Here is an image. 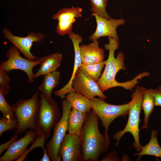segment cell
Wrapping results in <instances>:
<instances>
[{
  "instance_id": "obj_9",
  "label": "cell",
  "mask_w": 161,
  "mask_h": 161,
  "mask_svg": "<svg viewBox=\"0 0 161 161\" xmlns=\"http://www.w3.org/2000/svg\"><path fill=\"white\" fill-rule=\"evenodd\" d=\"M3 33L4 37L18 49L26 58L32 61L39 59L33 55L30 49L33 42L42 41L45 37L44 33L30 32L26 36L20 37L14 35L6 28L4 29Z\"/></svg>"
},
{
  "instance_id": "obj_25",
  "label": "cell",
  "mask_w": 161,
  "mask_h": 161,
  "mask_svg": "<svg viewBox=\"0 0 161 161\" xmlns=\"http://www.w3.org/2000/svg\"><path fill=\"white\" fill-rule=\"evenodd\" d=\"M109 0H89L90 11L101 17L109 19L111 17L106 12V9Z\"/></svg>"
},
{
  "instance_id": "obj_5",
  "label": "cell",
  "mask_w": 161,
  "mask_h": 161,
  "mask_svg": "<svg viewBox=\"0 0 161 161\" xmlns=\"http://www.w3.org/2000/svg\"><path fill=\"white\" fill-rule=\"evenodd\" d=\"M40 105L36 120V138L50 137L52 129L61 118L59 107L52 98H47L40 94Z\"/></svg>"
},
{
  "instance_id": "obj_18",
  "label": "cell",
  "mask_w": 161,
  "mask_h": 161,
  "mask_svg": "<svg viewBox=\"0 0 161 161\" xmlns=\"http://www.w3.org/2000/svg\"><path fill=\"white\" fill-rule=\"evenodd\" d=\"M65 98L72 108L85 113H89L92 110L90 100L80 93L72 92L66 95Z\"/></svg>"
},
{
  "instance_id": "obj_26",
  "label": "cell",
  "mask_w": 161,
  "mask_h": 161,
  "mask_svg": "<svg viewBox=\"0 0 161 161\" xmlns=\"http://www.w3.org/2000/svg\"><path fill=\"white\" fill-rule=\"evenodd\" d=\"M18 127V123L16 118L9 120L3 116L0 119V137L2 136L3 133L7 131H15Z\"/></svg>"
},
{
  "instance_id": "obj_27",
  "label": "cell",
  "mask_w": 161,
  "mask_h": 161,
  "mask_svg": "<svg viewBox=\"0 0 161 161\" xmlns=\"http://www.w3.org/2000/svg\"><path fill=\"white\" fill-rule=\"evenodd\" d=\"M58 21L56 31L59 35L63 36L68 34L72 31L73 25L76 21V19L73 18L69 20Z\"/></svg>"
},
{
  "instance_id": "obj_1",
  "label": "cell",
  "mask_w": 161,
  "mask_h": 161,
  "mask_svg": "<svg viewBox=\"0 0 161 161\" xmlns=\"http://www.w3.org/2000/svg\"><path fill=\"white\" fill-rule=\"evenodd\" d=\"M109 43L105 45L106 49L109 51L108 58L105 61V68L104 71L97 83L101 91L103 92L108 89L116 87H122L127 90H132L142 78L149 75L148 72L139 74L132 80L124 82H117L115 79L116 75L120 70L126 69L124 61L125 59L123 53L118 52L117 57L114 56V52L119 47V41L108 37Z\"/></svg>"
},
{
  "instance_id": "obj_21",
  "label": "cell",
  "mask_w": 161,
  "mask_h": 161,
  "mask_svg": "<svg viewBox=\"0 0 161 161\" xmlns=\"http://www.w3.org/2000/svg\"><path fill=\"white\" fill-rule=\"evenodd\" d=\"M143 92V100L142 107L144 114V123L142 127L143 129H146L148 126V118L153 112L155 106L154 90L142 87Z\"/></svg>"
},
{
  "instance_id": "obj_6",
  "label": "cell",
  "mask_w": 161,
  "mask_h": 161,
  "mask_svg": "<svg viewBox=\"0 0 161 161\" xmlns=\"http://www.w3.org/2000/svg\"><path fill=\"white\" fill-rule=\"evenodd\" d=\"M92 110L101 121L104 128V136L108 148L110 143L108 130L111 123L119 117H125L129 114V103L114 105L105 102L100 99L94 97L90 100Z\"/></svg>"
},
{
  "instance_id": "obj_16",
  "label": "cell",
  "mask_w": 161,
  "mask_h": 161,
  "mask_svg": "<svg viewBox=\"0 0 161 161\" xmlns=\"http://www.w3.org/2000/svg\"><path fill=\"white\" fill-rule=\"evenodd\" d=\"M62 59V54L59 53L41 57L39 58L40 67L34 75V79L56 71L60 66Z\"/></svg>"
},
{
  "instance_id": "obj_29",
  "label": "cell",
  "mask_w": 161,
  "mask_h": 161,
  "mask_svg": "<svg viewBox=\"0 0 161 161\" xmlns=\"http://www.w3.org/2000/svg\"><path fill=\"white\" fill-rule=\"evenodd\" d=\"M18 136V134L15 133L11 137V139L6 143H3L0 145V155L12 144L14 141L16 140Z\"/></svg>"
},
{
  "instance_id": "obj_32",
  "label": "cell",
  "mask_w": 161,
  "mask_h": 161,
  "mask_svg": "<svg viewBox=\"0 0 161 161\" xmlns=\"http://www.w3.org/2000/svg\"></svg>"
},
{
  "instance_id": "obj_3",
  "label": "cell",
  "mask_w": 161,
  "mask_h": 161,
  "mask_svg": "<svg viewBox=\"0 0 161 161\" xmlns=\"http://www.w3.org/2000/svg\"><path fill=\"white\" fill-rule=\"evenodd\" d=\"M36 91L28 99H21L11 106L18 123L15 133L21 134L28 129L36 132V120L40 107V96Z\"/></svg>"
},
{
  "instance_id": "obj_8",
  "label": "cell",
  "mask_w": 161,
  "mask_h": 161,
  "mask_svg": "<svg viewBox=\"0 0 161 161\" xmlns=\"http://www.w3.org/2000/svg\"><path fill=\"white\" fill-rule=\"evenodd\" d=\"M21 52L14 46L10 47L7 51L6 61H1L0 69L8 73L12 70L18 69L24 71L26 74L29 83H32L34 81L33 68L40 64L39 58L35 61H31L22 57Z\"/></svg>"
},
{
  "instance_id": "obj_11",
  "label": "cell",
  "mask_w": 161,
  "mask_h": 161,
  "mask_svg": "<svg viewBox=\"0 0 161 161\" xmlns=\"http://www.w3.org/2000/svg\"><path fill=\"white\" fill-rule=\"evenodd\" d=\"M96 20L97 27L94 33L89 37V40L92 41L97 40L99 38L104 37H110L114 39L119 41L117 32V28L120 26L125 24L126 21L123 18L109 19L92 14Z\"/></svg>"
},
{
  "instance_id": "obj_15",
  "label": "cell",
  "mask_w": 161,
  "mask_h": 161,
  "mask_svg": "<svg viewBox=\"0 0 161 161\" xmlns=\"http://www.w3.org/2000/svg\"><path fill=\"white\" fill-rule=\"evenodd\" d=\"M80 49L83 63H97L103 61L105 58L104 50L99 47L97 40L87 45L81 44Z\"/></svg>"
},
{
  "instance_id": "obj_7",
  "label": "cell",
  "mask_w": 161,
  "mask_h": 161,
  "mask_svg": "<svg viewBox=\"0 0 161 161\" xmlns=\"http://www.w3.org/2000/svg\"><path fill=\"white\" fill-rule=\"evenodd\" d=\"M62 114L59 121L53 128L52 138L46 144L47 153L52 161H61L58 155L60 146L68 130L69 114L72 108L66 99L62 102Z\"/></svg>"
},
{
  "instance_id": "obj_17",
  "label": "cell",
  "mask_w": 161,
  "mask_h": 161,
  "mask_svg": "<svg viewBox=\"0 0 161 161\" xmlns=\"http://www.w3.org/2000/svg\"><path fill=\"white\" fill-rule=\"evenodd\" d=\"M88 113H83L73 108L71 109L68 121L67 131L69 134L80 136Z\"/></svg>"
},
{
  "instance_id": "obj_24",
  "label": "cell",
  "mask_w": 161,
  "mask_h": 161,
  "mask_svg": "<svg viewBox=\"0 0 161 161\" xmlns=\"http://www.w3.org/2000/svg\"><path fill=\"white\" fill-rule=\"evenodd\" d=\"M9 92L10 90L0 86V111L3 116L11 120L16 117L11 106L8 103L5 99V95L9 94Z\"/></svg>"
},
{
  "instance_id": "obj_28",
  "label": "cell",
  "mask_w": 161,
  "mask_h": 161,
  "mask_svg": "<svg viewBox=\"0 0 161 161\" xmlns=\"http://www.w3.org/2000/svg\"><path fill=\"white\" fill-rule=\"evenodd\" d=\"M10 80L8 73L0 69V86L10 91L11 90L12 88L9 84Z\"/></svg>"
},
{
  "instance_id": "obj_12",
  "label": "cell",
  "mask_w": 161,
  "mask_h": 161,
  "mask_svg": "<svg viewBox=\"0 0 161 161\" xmlns=\"http://www.w3.org/2000/svg\"><path fill=\"white\" fill-rule=\"evenodd\" d=\"M58 155L63 161H82L80 137L66 134L60 146Z\"/></svg>"
},
{
  "instance_id": "obj_20",
  "label": "cell",
  "mask_w": 161,
  "mask_h": 161,
  "mask_svg": "<svg viewBox=\"0 0 161 161\" xmlns=\"http://www.w3.org/2000/svg\"><path fill=\"white\" fill-rule=\"evenodd\" d=\"M158 132V131L153 130L149 142L145 146H142L141 150L139 152L133 155V156L138 155V160H140L141 157L145 155L154 156L161 158V147L157 139Z\"/></svg>"
},
{
  "instance_id": "obj_4",
  "label": "cell",
  "mask_w": 161,
  "mask_h": 161,
  "mask_svg": "<svg viewBox=\"0 0 161 161\" xmlns=\"http://www.w3.org/2000/svg\"><path fill=\"white\" fill-rule=\"evenodd\" d=\"M143 92L142 87L137 86L131 95L132 99L129 103V118L127 123L124 129L114 134L113 139L117 140L115 146L118 145L122 137L127 132L132 135L134 140L133 146L137 151L140 152L142 149L139 137L140 129L139 124L140 121V114L142 108Z\"/></svg>"
},
{
  "instance_id": "obj_19",
  "label": "cell",
  "mask_w": 161,
  "mask_h": 161,
  "mask_svg": "<svg viewBox=\"0 0 161 161\" xmlns=\"http://www.w3.org/2000/svg\"><path fill=\"white\" fill-rule=\"evenodd\" d=\"M60 78V73L57 70L44 75L42 83L38 87L41 94L47 98H52V91L59 84Z\"/></svg>"
},
{
  "instance_id": "obj_2",
  "label": "cell",
  "mask_w": 161,
  "mask_h": 161,
  "mask_svg": "<svg viewBox=\"0 0 161 161\" xmlns=\"http://www.w3.org/2000/svg\"><path fill=\"white\" fill-rule=\"evenodd\" d=\"M98 118L91 110L83 126L80 136L83 161H97L108 148L104 135L99 130Z\"/></svg>"
},
{
  "instance_id": "obj_14",
  "label": "cell",
  "mask_w": 161,
  "mask_h": 161,
  "mask_svg": "<svg viewBox=\"0 0 161 161\" xmlns=\"http://www.w3.org/2000/svg\"><path fill=\"white\" fill-rule=\"evenodd\" d=\"M69 37L72 43L74 50L75 59L73 69L71 77L68 82L63 87L54 91V95L61 99H64L68 94L75 92L72 86V82L79 66L82 63L79 44L83 40L82 37L79 34L72 31L68 34Z\"/></svg>"
},
{
  "instance_id": "obj_10",
  "label": "cell",
  "mask_w": 161,
  "mask_h": 161,
  "mask_svg": "<svg viewBox=\"0 0 161 161\" xmlns=\"http://www.w3.org/2000/svg\"><path fill=\"white\" fill-rule=\"evenodd\" d=\"M72 86L75 92L82 94L90 100L96 96L103 99L106 98L97 82L87 76L79 69L72 81Z\"/></svg>"
},
{
  "instance_id": "obj_31",
  "label": "cell",
  "mask_w": 161,
  "mask_h": 161,
  "mask_svg": "<svg viewBox=\"0 0 161 161\" xmlns=\"http://www.w3.org/2000/svg\"><path fill=\"white\" fill-rule=\"evenodd\" d=\"M100 160L101 161H119L120 159L117 157V153L115 151H113L103 157Z\"/></svg>"
},
{
  "instance_id": "obj_13",
  "label": "cell",
  "mask_w": 161,
  "mask_h": 161,
  "mask_svg": "<svg viewBox=\"0 0 161 161\" xmlns=\"http://www.w3.org/2000/svg\"><path fill=\"white\" fill-rule=\"evenodd\" d=\"M36 138V132L33 129H30L23 137L12 143L0 157V161H16L26 152L28 145L33 143Z\"/></svg>"
},
{
  "instance_id": "obj_30",
  "label": "cell",
  "mask_w": 161,
  "mask_h": 161,
  "mask_svg": "<svg viewBox=\"0 0 161 161\" xmlns=\"http://www.w3.org/2000/svg\"><path fill=\"white\" fill-rule=\"evenodd\" d=\"M154 90L155 106H161V86Z\"/></svg>"
},
{
  "instance_id": "obj_22",
  "label": "cell",
  "mask_w": 161,
  "mask_h": 161,
  "mask_svg": "<svg viewBox=\"0 0 161 161\" xmlns=\"http://www.w3.org/2000/svg\"><path fill=\"white\" fill-rule=\"evenodd\" d=\"M105 61L96 63H82L79 69L87 76L97 81L101 75V72L105 66Z\"/></svg>"
},
{
  "instance_id": "obj_23",
  "label": "cell",
  "mask_w": 161,
  "mask_h": 161,
  "mask_svg": "<svg viewBox=\"0 0 161 161\" xmlns=\"http://www.w3.org/2000/svg\"><path fill=\"white\" fill-rule=\"evenodd\" d=\"M82 9L79 7L72 6L71 8H63L53 15L52 18L58 21L66 20L82 16Z\"/></svg>"
}]
</instances>
